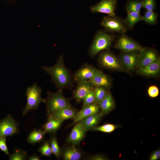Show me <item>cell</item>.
<instances>
[{
    "mask_svg": "<svg viewBox=\"0 0 160 160\" xmlns=\"http://www.w3.org/2000/svg\"><path fill=\"white\" fill-rule=\"evenodd\" d=\"M42 69L49 74L51 81L58 89L63 90L70 88L72 84V76L70 71L65 66L62 55H61L57 62L51 67L41 66Z\"/></svg>",
    "mask_w": 160,
    "mask_h": 160,
    "instance_id": "cell-1",
    "label": "cell"
},
{
    "mask_svg": "<svg viewBox=\"0 0 160 160\" xmlns=\"http://www.w3.org/2000/svg\"><path fill=\"white\" fill-rule=\"evenodd\" d=\"M45 104L48 116L58 110L71 106L70 100L63 94V90L58 89L55 92L48 91Z\"/></svg>",
    "mask_w": 160,
    "mask_h": 160,
    "instance_id": "cell-2",
    "label": "cell"
},
{
    "mask_svg": "<svg viewBox=\"0 0 160 160\" xmlns=\"http://www.w3.org/2000/svg\"><path fill=\"white\" fill-rule=\"evenodd\" d=\"M42 88L35 83L26 89L25 95L27 103L23 110V115H25L31 110L36 109L40 103H45L46 99L41 97Z\"/></svg>",
    "mask_w": 160,
    "mask_h": 160,
    "instance_id": "cell-3",
    "label": "cell"
},
{
    "mask_svg": "<svg viewBox=\"0 0 160 160\" xmlns=\"http://www.w3.org/2000/svg\"><path fill=\"white\" fill-rule=\"evenodd\" d=\"M114 36L103 31H98L95 37L89 50V55L93 57L98 53L110 48Z\"/></svg>",
    "mask_w": 160,
    "mask_h": 160,
    "instance_id": "cell-4",
    "label": "cell"
},
{
    "mask_svg": "<svg viewBox=\"0 0 160 160\" xmlns=\"http://www.w3.org/2000/svg\"><path fill=\"white\" fill-rule=\"evenodd\" d=\"M100 24L106 31L124 34L128 30L123 20L114 15L103 17Z\"/></svg>",
    "mask_w": 160,
    "mask_h": 160,
    "instance_id": "cell-5",
    "label": "cell"
},
{
    "mask_svg": "<svg viewBox=\"0 0 160 160\" xmlns=\"http://www.w3.org/2000/svg\"><path fill=\"white\" fill-rule=\"evenodd\" d=\"M98 61L102 67L114 70H124L119 59L108 50H105L100 55Z\"/></svg>",
    "mask_w": 160,
    "mask_h": 160,
    "instance_id": "cell-6",
    "label": "cell"
},
{
    "mask_svg": "<svg viewBox=\"0 0 160 160\" xmlns=\"http://www.w3.org/2000/svg\"><path fill=\"white\" fill-rule=\"evenodd\" d=\"M114 47L122 52L139 51L143 47L138 42L124 34H122L118 39Z\"/></svg>",
    "mask_w": 160,
    "mask_h": 160,
    "instance_id": "cell-7",
    "label": "cell"
},
{
    "mask_svg": "<svg viewBox=\"0 0 160 160\" xmlns=\"http://www.w3.org/2000/svg\"><path fill=\"white\" fill-rule=\"evenodd\" d=\"M159 57L154 49L143 47L139 51L137 60V68L146 67L157 60Z\"/></svg>",
    "mask_w": 160,
    "mask_h": 160,
    "instance_id": "cell-8",
    "label": "cell"
},
{
    "mask_svg": "<svg viewBox=\"0 0 160 160\" xmlns=\"http://www.w3.org/2000/svg\"><path fill=\"white\" fill-rule=\"evenodd\" d=\"M139 51L122 52L120 55L119 60L124 70L132 71L137 68L138 57Z\"/></svg>",
    "mask_w": 160,
    "mask_h": 160,
    "instance_id": "cell-9",
    "label": "cell"
},
{
    "mask_svg": "<svg viewBox=\"0 0 160 160\" xmlns=\"http://www.w3.org/2000/svg\"><path fill=\"white\" fill-rule=\"evenodd\" d=\"M18 124L10 115L0 121V136H12L18 132Z\"/></svg>",
    "mask_w": 160,
    "mask_h": 160,
    "instance_id": "cell-10",
    "label": "cell"
},
{
    "mask_svg": "<svg viewBox=\"0 0 160 160\" xmlns=\"http://www.w3.org/2000/svg\"><path fill=\"white\" fill-rule=\"evenodd\" d=\"M116 0H101L99 3L90 7L93 13L100 12L107 14L108 16L115 15Z\"/></svg>",
    "mask_w": 160,
    "mask_h": 160,
    "instance_id": "cell-11",
    "label": "cell"
},
{
    "mask_svg": "<svg viewBox=\"0 0 160 160\" xmlns=\"http://www.w3.org/2000/svg\"><path fill=\"white\" fill-rule=\"evenodd\" d=\"M75 124L67 138L66 141L68 143L76 145H79L84 138L87 131L81 121Z\"/></svg>",
    "mask_w": 160,
    "mask_h": 160,
    "instance_id": "cell-12",
    "label": "cell"
},
{
    "mask_svg": "<svg viewBox=\"0 0 160 160\" xmlns=\"http://www.w3.org/2000/svg\"><path fill=\"white\" fill-rule=\"evenodd\" d=\"M97 70L90 65L85 63L75 73L73 79L77 82L89 81L94 76Z\"/></svg>",
    "mask_w": 160,
    "mask_h": 160,
    "instance_id": "cell-13",
    "label": "cell"
},
{
    "mask_svg": "<svg viewBox=\"0 0 160 160\" xmlns=\"http://www.w3.org/2000/svg\"><path fill=\"white\" fill-rule=\"evenodd\" d=\"M94 87L89 81L77 82V86L73 92V98L77 103L81 102L86 95Z\"/></svg>",
    "mask_w": 160,
    "mask_h": 160,
    "instance_id": "cell-14",
    "label": "cell"
},
{
    "mask_svg": "<svg viewBox=\"0 0 160 160\" xmlns=\"http://www.w3.org/2000/svg\"><path fill=\"white\" fill-rule=\"evenodd\" d=\"M100 109L99 105L95 102L82 107V109L78 111L73 119V122L69 125V127L75 124L88 116L99 113Z\"/></svg>",
    "mask_w": 160,
    "mask_h": 160,
    "instance_id": "cell-15",
    "label": "cell"
},
{
    "mask_svg": "<svg viewBox=\"0 0 160 160\" xmlns=\"http://www.w3.org/2000/svg\"><path fill=\"white\" fill-rule=\"evenodd\" d=\"M61 156L65 160H79L82 157V153L76 145L71 144L61 149Z\"/></svg>",
    "mask_w": 160,
    "mask_h": 160,
    "instance_id": "cell-16",
    "label": "cell"
},
{
    "mask_svg": "<svg viewBox=\"0 0 160 160\" xmlns=\"http://www.w3.org/2000/svg\"><path fill=\"white\" fill-rule=\"evenodd\" d=\"M78 112L76 109L71 106L56 111L50 115L56 119L64 121L67 119H74Z\"/></svg>",
    "mask_w": 160,
    "mask_h": 160,
    "instance_id": "cell-17",
    "label": "cell"
},
{
    "mask_svg": "<svg viewBox=\"0 0 160 160\" xmlns=\"http://www.w3.org/2000/svg\"><path fill=\"white\" fill-rule=\"evenodd\" d=\"M89 81L95 87H101L109 89L111 86V82L108 76L98 70L94 76Z\"/></svg>",
    "mask_w": 160,
    "mask_h": 160,
    "instance_id": "cell-18",
    "label": "cell"
},
{
    "mask_svg": "<svg viewBox=\"0 0 160 160\" xmlns=\"http://www.w3.org/2000/svg\"><path fill=\"white\" fill-rule=\"evenodd\" d=\"M160 71V59L148 66L138 68L137 73L141 75L147 76H154L158 75Z\"/></svg>",
    "mask_w": 160,
    "mask_h": 160,
    "instance_id": "cell-19",
    "label": "cell"
},
{
    "mask_svg": "<svg viewBox=\"0 0 160 160\" xmlns=\"http://www.w3.org/2000/svg\"><path fill=\"white\" fill-rule=\"evenodd\" d=\"M47 121L43 126L42 128L46 133H54L60 127L63 120L56 119L52 116H48Z\"/></svg>",
    "mask_w": 160,
    "mask_h": 160,
    "instance_id": "cell-20",
    "label": "cell"
},
{
    "mask_svg": "<svg viewBox=\"0 0 160 160\" xmlns=\"http://www.w3.org/2000/svg\"><path fill=\"white\" fill-rule=\"evenodd\" d=\"M103 115L100 113L88 116L81 121L87 131L92 130L101 120Z\"/></svg>",
    "mask_w": 160,
    "mask_h": 160,
    "instance_id": "cell-21",
    "label": "cell"
},
{
    "mask_svg": "<svg viewBox=\"0 0 160 160\" xmlns=\"http://www.w3.org/2000/svg\"><path fill=\"white\" fill-rule=\"evenodd\" d=\"M99 105L101 109L100 113L103 116L108 113L114 108V102L111 94L109 92H108L106 96Z\"/></svg>",
    "mask_w": 160,
    "mask_h": 160,
    "instance_id": "cell-22",
    "label": "cell"
},
{
    "mask_svg": "<svg viewBox=\"0 0 160 160\" xmlns=\"http://www.w3.org/2000/svg\"><path fill=\"white\" fill-rule=\"evenodd\" d=\"M127 13V17L123 21L128 29L132 30L137 23L142 20V16L140 13L133 11Z\"/></svg>",
    "mask_w": 160,
    "mask_h": 160,
    "instance_id": "cell-23",
    "label": "cell"
},
{
    "mask_svg": "<svg viewBox=\"0 0 160 160\" xmlns=\"http://www.w3.org/2000/svg\"><path fill=\"white\" fill-rule=\"evenodd\" d=\"M46 133L44 130L35 129L30 133L27 137V141L32 144L40 142L43 141Z\"/></svg>",
    "mask_w": 160,
    "mask_h": 160,
    "instance_id": "cell-24",
    "label": "cell"
},
{
    "mask_svg": "<svg viewBox=\"0 0 160 160\" xmlns=\"http://www.w3.org/2000/svg\"><path fill=\"white\" fill-rule=\"evenodd\" d=\"M143 0H129L125 5V9L128 12L133 11L140 13L143 7Z\"/></svg>",
    "mask_w": 160,
    "mask_h": 160,
    "instance_id": "cell-25",
    "label": "cell"
},
{
    "mask_svg": "<svg viewBox=\"0 0 160 160\" xmlns=\"http://www.w3.org/2000/svg\"><path fill=\"white\" fill-rule=\"evenodd\" d=\"M158 16V14L153 11L146 10L142 16V20L148 24L154 25L157 22Z\"/></svg>",
    "mask_w": 160,
    "mask_h": 160,
    "instance_id": "cell-26",
    "label": "cell"
},
{
    "mask_svg": "<svg viewBox=\"0 0 160 160\" xmlns=\"http://www.w3.org/2000/svg\"><path fill=\"white\" fill-rule=\"evenodd\" d=\"M49 142L52 153L58 159H60L61 156V149L59 146L57 138L55 135H54L51 137Z\"/></svg>",
    "mask_w": 160,
    "mask_h": 160,
    "instance_id": "cell-27",
    "label": "cell"
},
{
    "mask_svg": "<svg viewBox=\"0 0 160 160\" xmlns=\"http://www.w3.org/2000/svg\"><path fill=\"white\" fill-rule=\"evenodd\" d=\"M107 89L101 87H95L94 91L95 100V103L99 104L100 102L106 96L108 91Z\"/></svg>",
    "mask_w": 160,
    "mask_h": 160,
    "instance_id": "cell-28",
    "label": "cell"
},
{
    "mask_svg": "<svg viewBox=\"0 0 160 160\" xmlns=\"http://www.w3.org/2000/svg\"><path fill=\"white\" fill-rule=\"evenodd\" d=\"M118 127L117 125L107 123L99 126H96L92 130L105 133H110L114 131Z\"/></svg>",
    "mask_w": 160,
    "mask_h": 160,
    "instance_id": "cell-29",
    "label": "cell"
},
{
    "mask_svg": "<svg viewBox=\"0 0 160 160\" xmlns=\"http://www.w3.org/2000/svg\"><path fill=\"white\" fill-rule=\"evenodd\" d=\"M38 151L41 153V156H50L52 153L49 141H46L38 149Z\"/></svg>",
    "mask_w": 160,
    "mask_h": 160,
    "instance_id": "cell-30",
    "label": "cell"
},
{
    "mask_svg": "<svg viewBox=\"0 0 160 160\" xmlns=\"http://www.w3.org/2000/svg\"><path fill=\"white\" fill-rule=\"evenodd\" d=\"M26 157V152L22 150L17 149L15 150L14 152L9 156L10 160H24Z\"/></svg>",
    "mask_w": 160,
    "mask_h": 160,
    "instance_id": "cell-31",
    "label": "cell"
},
{
    "mask_svg": "<svg viewBox=\"0 0 160 160\" xmlns=\"http://www.w3.org/2000/svg\"><path fill=\"white\" fill-rule=\"evenodd\" d=\"M95 96L94 89L89 92L84 98L82 107L91 104L95 102Z\"/></svg>",
    "mask_w": 160,
    "mask_h": 160,
    "instance_id": "cell-32",
    "label": "cell"
},
{
    "mask_svg": "<svg viewBox=\"0 0 160 160\" xmlns=\"http://www.w3.org/2000/svg\"><path fill=\"white\" fill-rule=\"evenodd\" d=\"M156 7L155 0H143V8L146 10L153 11Z\"/></svg>",
    "mask_w": 160,
    "mask_h": 160,
    "instance_id": "cell-33",
    "label": "cell"
},
{
    "mask_svg": "<svg viewBox=\"0 0 160 160\" xmlns=\"http://www.w3.org/2000/svg\"><path fill=\"white\" fill-rule=\"evenodd\" d=\"M148 93L150 97H156L158 96L159 94V89L156 86H151L148 89Z\"/></svg>",
    "mask_w": 160,
    "mask_h": 160,
    "instance_id": "cell-34",
    "label": "cell"
},
{
    "mask_svg": "<svg viewBox=\"0 0 160 160\" xmlns=\"http://www.w3.org/2000/svg\"><path fill=\"white\" fill-rule=\"evenodd\" d=\"M0 150L6 154L9 155L6 143V137L0 136Z\"/></svg>",
    "mask_w": 160,
    "mask_h": 160,
    "instance_id": "cell-35",
    "label": "cell"
},
{
    "mask_svg": "<svg viewBox=\"0 0 160 160\" xmlns=\"http://www.w3.org/2000/svg\"><path fill=\"white\" fill-rule=\"evenodd\" d=\"M107 158L104 156L100 154H97L89 156L87 159L90 160H105Z\"/></svg>",
    "mask_w": 160,
    "mask_h": 160,
    "instance_id": "cell-36",
    "label": "cell"
},
{
    "mask_svg": "<svg viewBox=\"0 0 160 160\" xmlns=\"http://www.w3.org/2000/svg\"><path fill=\"white\" fill-rule=\"evenodd\" d=\"M160 158V150L159 149L154 151L150 156L149 160H157Z\"/></svg>",
    "mask_w": 160,
    "mask_h": 160,
    "instance_id": "cell-37",
    "label": "cell"
},
{
    "mask_svg": "<svg viewBox=\"0 0 160 160\" xmlns=\"http://www.w3.org/2000/svg\"><path fill=\"white\" fill-rule=\"evenodd\" d=\"M28 160H40V157L38 156L33 155L30 157Z\"/></svg>",
    "mask_w": 160,
    "mask_h": 160,
    "instance_id": "cell-38",
    "label": "cell"
}]
</instances>
